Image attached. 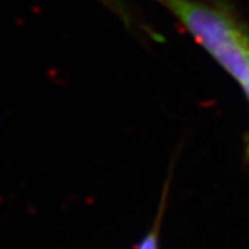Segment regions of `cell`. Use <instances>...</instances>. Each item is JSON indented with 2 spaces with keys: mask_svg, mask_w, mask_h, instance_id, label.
<instances>
[{
  "mask_svg": "<svg viewBox=\"0 0 249 249\" xmlns=\"http://www.w3.org/2000/svg\"><path fill=\"white\" fill-rule=\"evenodd\" d=\"M160 1H163V3H166V1H168V0H160Z\"/></svg>",
  "mask_w": 249,
  "mask_h": 249,
  "instance_id": "cell-3",
  "label": "cell"
},
{
  "mask_svg": "<svg viewBox=\"0 0 249 249\" xmlns=\"http://www.w3.org/2000/svg\"><path fill=\"white\" fill-rule=\"evenodd\" d=\"M158 247V244H157V234L155 231H152L151 234H148L142 242L139 245V248L137 249H157Z\"/></svg>",
  "mask_w": 249,
  "mask_h": 249,
  "instance_id": "cell-2",
  "label": "cell"
},
{
  "mask_svg": "<svg viewBox=\"0 0 249 249\" xmlns=\"http://www.w3.org/2000/svg\"><path fill=\"white\" fill-rule=\"evenodd\" d=\"M165 4L249 98V34L232 11L209 0H168Z\"/></svg>",
  "mask_w": 249,
  "mask_h": 249,
  "instance_id": "cell-1",
  "label": "cell"
}]
</instances>
